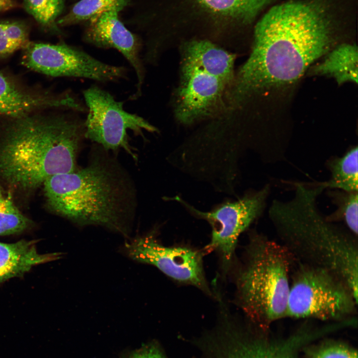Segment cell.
Returning <instances> with one entry per match:
<instances>
[{
    "label": "cell",
    "instance_id": "cell-3",
    "mask_svg": "<svg viewBox=\"0 0 358 358\" xmlns=\"http://www.w3.org/2000/svg\"><path fill=\"white\" fill-rule=\"evenodd\" d=\"M77 113L14 118L0 142V176L13 186L31 189L52 176L76 171L85 138Z\"/></svg>",
    "mask_w": 358,
    "mask_h": 358
},
{
    "label": "cell",
    "instance_id": "cell-24",
    "mask_svg": "<svg viewBox=\"0 0 358 358\" xmlns=\"http://www.w3.org/2000/svg\"><path fill=\"white\" fill-rule=\"evenodd\" d=\"M313 358H357V353L346 346L333 345L318 351Z\"/></svg>",
    "mask_w": 358,
    "mask_h": 358
},
{
    "label": "cell",
    "instance_id": "cell-10",
    "mask_svg": "<svg viewBox=\"0 0 358 358\" xmlns=\"http://www.w3.org/2000/svg\"><path fill=\"white\" fill-rule=\"evenodd\" d=\"M155 235L151 232L128 241L123 247L124 254L134 261L156 267L177 281L214 296L205 277L203 252L188 247L165 246Z\"/></svg>",
    "mask_w": 358,
    "mask_h": 358
},
{
    "label": "cell",
    "instance_id": "cell-8",
    "mask_svg": "<svg viewBox=\"0 0 358 358\" xmlns=\"http://www.w3.org/2000/svg\"><path fill=\"white\" fill-rule=\"evenodd\" d=\"M88 114L84 120L85 137L105 150L123 149L136 160L129 144L127 131L136 134L158 129L142 117L126 111L123 102L108 91L92 85L83 91Z\"/></svg>",
    "mask_w": 358,
    "mask_h": 358
},
{
    "label": "cell",
    "instance_id": "cell-21",
    "mask_svg": "<svg viewBox=\"0 0 358 358\" xmlns=\"http://www.w3.org/2000/svg\"><path fill=\"white\" fill-rule=\"evenodd\" d=\"M25 10L44 29L57 32L56 19L63 9L64 0H23Z\"/></svg>",
    "mask_w": 358,
    "mask_h": 358
},
{
    "label": "cell",
    "instance_id": "cell-2",
    "mask_svg": "<svg viewBox=\"0 0 358 358\" xmlns=\"http://www.w3.org/2000/svg\"><path fill=\"white\" fill-rule=\"evenodd\" d=\"M324 189L320 183H297L291 199L272 201L268 217L279 242L296 261L332 271L358 295V237L320 212L317 199Z\"/></svg>",
    "mask_w": 358,
    "mask_h": 358
},
{
    "label": "cell",
    "instance_id": "cell-18",
    "mask_svg": "<svg viewBox=\"0 0 358 358\" xmlns=\"http://www.w3.org/2000/svg\"><path fill=\"white\" fill-rule=\"evenodd\" d=\"M329 195L337 205L336 210L326 218L331 221H342L346 228L358 237V192L336 189Z\"/></svg>",
    "mask_w": 358,
    "mask_h": 358
},
{
    "label": "cell",
    "instance_id": "cell-15",
    "mask_svg": "<svg viewBox=\"0 0 358 358\" xmlns=\"http://www.w3.org/2000/svg\"><path fill=\"white\" fill-rule=\"evenodd\" d=\"M358 55L356 45L343 44L329 52L313 72L333 77L338 84L358 82Z\"/></svg>",
    "mask_w": 358,
    "mask_h": 358
},
{
    "label": "cell",
    "instance_id": "cell-5",
    "mask_svg": "<svg viewBox=\"0 0 358 358\" xmlns=\"http://www.w3.org/2000/svg\"><path fill=\"white\" fill-rule=\"evenodd\" d=\"M235 270V301L262 328L286 317L294 259L279 242L253 231Z\"/></svg>",
    "mask_w": 358,
    "mask_h": 358
},
{
    "label": "cell",
    "instance_id": "cell-19",
    "mask_svg": "<svg viewBox=\"0 0 358 358\" xmlns=\"http://www.w3.org/2000/svg\"><path fill=\"white\" fill-rule=\"evenodd\" d=\"M127 2L128 0H81L73 6L69 13L56 21L57 25L64 26L90 19L114 8L122 10Z\"/></svg>",
    "mask_w": 358,
    "mask_h": 358
},
{
    "label": "cell",
    "instance_id": "cell-29",
    "mask_svg": "<svg viewBox=\"0 0 358 358\" xmlns=\"http://www.w3.org/2000/svg\"><path fill=\"white\" fill-rule=\"evenodd\" d=\"M283 358H289L287 357L286 356V355H285V356Z\"/></svg>",
    "mask_w": 358,
    "mask_h": 358
},
{
    "label": "cell",
    "instance_id": "cell-11",
    "mask_svg": "<svg viewBox=\"0 0 358 358\" xmlns=\"http://www.w3.org/2000/svg\"><path fill=\"white\" fill-rule=\"evenodd\" d=\"M180 81L176 92L175 114L184 125L221 115L228 107V87L218 78L181 62Z\"/></svg>",
    "mask_w": 358,
    "mask_h": 358
},
{
    "label": "cell",
    "instance_id": "cell-25",
    "mask_svg": "<svg viewBox=\"0 0 358 358\" xmlns=\"http://www.w3.org/2000/svg\"><path fill=\"white\" fill-rule=\"evenodd\" d=\"M131 358H164L158 352L151 349L135 353Z\"/></svg>",
    "mask_w": 358,
    "mask_h": 358
},
{
    "label": "cell",
    "instance_id": "cell-14",
    "mask_svg": "<svg viewBox=\"0 0 358 358\" xmlns=\"http://www.w3.org/2000/svg\"><path fill=\"white\" fill-rule=\"evenodd\" d=\"M62 255L61 253H39L32 241L0 242V267L10 271L13 276L23 274L34 266L59 260Z\"/></svg>",
    "mask_w": 358,
    "mask_h": 358
},
{
    "label": "cell",
    "instance_id": "cell-20",
    "mask_svg": "<svg viewBox=\"0 0 358 358\" xmlns=\"http://www.w3.org/2000/svg\"><path fill=\"white\" fill-rule=\"evenodd\" d=\"M29 27L22 21L0 20V57H7L29 42Z\"/></svg>",
    "mask_w": 358,
    "mask_h": 358
},
{
    "label": "cell",
    "instance_id": "cell-23",
    "mask_svg": "<svg viewBox=\"0 0 358 358\" xmlns=\"http://www.w3.org/2000/svg\"><path fill=\"white\" fill-rule=\"evenodd\" d=\"M284 349L279 347L254 343L243 344L233 349L226 358H283Z\"/></svg>",
    "mask_w": 358,
    "mask_h": 358
},
{
    "label": "cell",
    "instance_id": "cell-17",
    "mask_svg": "<svg viewBox=\"0 0 358 358\" xmlns=\"http://www.w3.org/2000/svg\"><path fill=\"white\" fill-rule=\"evenodd\" d=\"M270 0H197L211 12L248 21L253 19Z\"/></svg>",
    "mask_w": 358,
    "mask_h": 358
},
{
    "label": "cell",
    "instance_id": "cell-1",
    "mask_svg": "<svg viewBox=\"0 0 358 358\" xmlns=\"http://www.w3.org/2000/svg\"><path fill=\"white\" fill-rule=\"evenodd\" d=\"M251 54L227 93L231 106L253 95L297 80L330 50V28L318 8L301 2L272 7L257 23Z\"/></svg>",
    "mask_w": 358,
    "mask_h": 358
},
{
    "label": "cell",
    "instance_id": "cell-28",
    "mask_svg": "<svg viewBox=\"0 0 358 358\" xmlns=\"http://www.w3.org/2000/svg\"><path fill=\"white\" fill-rule=\"evenodd\" d=\"M2 195H2V192H1V189H0V196H2Z\"/></svg>",
    "mask_w": 358,
    "mask_h": 358
},
{
    "label": "cell",
    "instance_id": "cell-22",
    "mask_svg": "<svg viewBox=\"0 0 358 358\" xmlns=\"http://www.w3.org/2000/svg\"><path fill=\"white\" fill-rule=\"evenodd\" d=\"M29 224V219L10 200L3 195L0 196V236L19 233Z\"/></svg>",
    "mask_w": 358,
    "mask_h": 358
},
{
    "label": "cell",
    "instance_id": "cell-13",
    "mask_svg": "<svg viewBox=\"0 0 358 358\" xmlns=\"http://www.w3.org/2000/svg\"><path fill=\"white\" fill-rule=\"evenodd\" d=\"M181 62L192 65L214 76L228 87L234 78L235 56L207 40L185 42L180 47Z\"/></svg>",
    "mask_w": 358,
    "mask_h": 358
},
{
    "label": "cell",
    "instance_id": "cell-4",
    "mask_svg": "<svg viewBox=\"0 0 358 358\" xmlns=\"http://www.w3.org/2000/svg\"><path fill=\"white\" fill-rule=\"evenodd\" d=\"M43 185L49 205L59 214L80 226H101L128 236L134 191L111 160L95 158L80 170L49 178Z\"/></svg>",
    "mask_w": 358,
    "mask_h": 358
},
{
    "label": "cell",
    "instance_id": "cell-6",
    "mask_svg": "<svg viewBox=\"0 0 358 358\" xmlns=\"http://www.w3.org/2000/svg\"><path fill=\"white\" fill-rule=\"evenodd\" d=\"M358 295L326 269L294 260L286 317L344 320L357 313Z\"/></svg>",
    "mask_w": 358,
    "mask_h": 358
},
{
    "label": "cell",
    "instance_id": "cell-27",
    "mask_svg": "<svg viewBox=\"0 0 358 358\" xmlns=\"http://www.w3.org/2000/svg\"><path fill=\"white\" fill-rule=\"evenodd\" d=\"M14 277L11 272L7 269L0 267V281Z\"/></svg>",
    "mask_w": 358,
    "mask_h": 358
},
{
    "label": "cell",
    "instance_id": "cell-26",
    "mask_svg": "<svg viewBox=\"0 0 358 358\" xmlns=\"http://www.w3.org/2000/svg\"><path fill=\"white\" fill-rule=\"evenodd\" d=\"M20 5L15 0H0V13L19 7Z\"/></svg>",
    "mask_w": 358,
    "mask_h": 358
},
{
    "label": "cell",
    "instance_id": "cell-9",
    "mask_svg": "<svg viewBox=\"0 0 358 358\" xmlns=\"http://www.w3.org/2000/svg\"><path fill=\"white\" fill-rule=\"evenodd\" d=\"M23 48V64L48 76L84 78L103 83L127 78L125 67L105 63L82 49L66 44L29 42Z\"/></svg>",
    "mask_w": 358,
    "mask_h": 358
},
{
    "label": "cell",
    "instance_id": "cell-16",
    "mask_svg": "<svg viewBox=\"0 0 358 358\" xmlns=\"http://www.w3.org/2000/svg\"><path fill=\"white\" fill-rule=\"evenodd\" d=\"M330 179L321 183L325 188L345 191H358V148L353 147L341 157L331 159L327 163Z\"/></svg>",
    "mask_w": 358,
    "mask_h": 358
},
{
    "label": "cell",
    "instance_id": "cell-12",
    "mask_svg": "<svg viewBox=\"0 0 358 358\" xmlns=\"http://www.w3.org/2000/svg\"><path fill=\"white\" fill-rule=\"evenodd\" d=\"M121 10L114 8L90 18L84 39L98 48L116 49L128 61L137 77L136 90L129 99L136 100L142 95L145 77L142 45L119 19L118 13Z\"/></svg>",
    "mask_w": 358,
    "mask_h": 358
},
{
    "label": "cell",
    "instance_id": "cell-7",
    "mask_svg": "<svg viewBox=\"0 0 358 358\" xmlns=\"http://www.w3.org/2000/svg\"><path fill=\"white\" fill-rule=\"evenodd\" d=\"M269 192L270 186L266 184L237 201L226 202L208 212L196 209L179 196L172 197V200L180 203L192 215L210 224L211 239L204 252L215 251L219 255L222 275H226L235 261L236 248L240 236L263 213Z\"/></svg>",
    "mask_w": 358,
    "mask_h": 358
}]
</instances>
